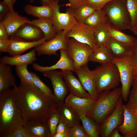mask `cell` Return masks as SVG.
<instances>
[{
	"label": "cell",
	"mask_w": 137,
	"mask_h": 137,
	"mask_svg": "<svg viewBox=\"0 0 137 137\" xmlns=\"http://www.w3.org/2000/svg\"><path fill=\"white\" fill-rule=\"evenodd\" d=\"M60 72L70 93L80 97H91L83 88L79 79L74 75L72 71L66 70Z\"/></svg>",
	"instance_id": "obj_19"
},
{
	"label": "cell",
	"mask_w": 137,
	"mask_h": 137,
	"mask_svg": "<svg viewBox=\"0 0 137 137\" xmlns=\"http://www.w3.org/2000/svg\"><path fill=\"white\" fill-rule=\"evenodd\" d=\"M88 137H99V125L94 120L86 115L77 113Z\"/></svg>",
	"instance_id": "obj_29"
},
{
	"label": "cell",
	"mask_w": 137,
	"mask_h": 137,
	"mask_svg": "<svg viewBox=\"0 0 137 137\" xmlns=\"http://www.w3.org/2000/svg\"><path fill=\"white\" fill-rule=\"evenodd\" d=\"M56 0H41V3L42 5H46L51 7L55 3Z\"/></svg>",
	"instance_id": "obj_50"
},
{
	"label": "cell",
	"mask_w": 137,
	"mask_h": 137,
	"mask_svg": "<svg viewBox=\"0 0 137 137\" xmlns=\"http://www.w3.org/2000/svg\"><path fill=\"white\" fill-rule=\"evenodd\" d=\"M60 119L59 114L57 111L52 113L47 119V122L50 137H54Z\"/></svg>",
	"instance_id": "obj_37"
},
{
	"label": "cell",
	"mask_w": 137,
	"mask_h": 137,
	"mask_svg": "<svg viewBox=\"0 0 137 137\" xmlns=\"http://www.w3.org/2000/svg\"><path fill=\"white\" fill-rule=\"evenodd\" d=\"M113 0H87V4L94 7L96 10L103 8L107 4Z\"/></svg>",
	"instance_id": "obj_41"
},
{
	"label": "cell",
	"mask_w": 137,
	"mask_h": 137,
	"mask_svg": "<svg viewBox=\"0 0 137 137\" xmlns=\"http://www.w3.org/2000/svg\"><path fill=\"white\" fill-rule=\"evenodd\" d=\"M24 127L31 137H50L47 121L26 122Z\"/></svg>",
	"instance_id": "obj_26"
},
{
	"label": "cell",
	"mask_w": 137,
	"mask_h": 137,
	"mask_svg": "<svg viewBox=\"0 0 137 137\" xmlns=\"http://www.w3.org/2000/svg\"><path fill=\"white\" fill-rule=\"evenodd\" d=\"M67 132L69 137H88L83 127L80 124L69 128Z\"/></svg>",
	"instance_id": "obj_39"
},
{
	"label": "cell",
	"mask_w": 137,
	"mask_h": 137,
	"mask_svg": "<svg viewBox=\"0 0 137 137\" xmlns=\"http://www.w3.org/2000/svg\"><path fill=\"white\" fill-rule=\"evenodd\" d=\"M15 77L11 67L3 63H0V92L11 87L16 86Z\"/></svg>",
	"instance_id": "obj_24"
},
{
	"label": "cell",
	"mask_w": 137,
	"mask_h": 137,
	"mask_svg": "<svg viewBox=\"0 0 137 137\" xmlns=\"http://www.w3.org/2000/svg\"><path fill=\"white\" fill-rule=\"evenodd\" d=\"M68 31L63 30L57 32L51 39L46 41L42 44L35 47L37 54L48 55H57V52L61 49L65 50L69 38L66 35Z\"/></svg>",
	"instance_id": "obj_10"
},
{
	"label": "cell",
	"mask_w": 137,
	"mask_h": 137,
	"mask_svg": "<svg viewBox=\"0 0 137 137\" xmlns=\"http://www.w3.org/2000/svg\"><path fill=\"white\" fill-rule=\"evenodd\" d=\"M131 62L133 67L137 66V42L132 46L129 56Z\"/></svg>",
	"instance_id": "obj_42"
},
{
	"label": "cell",
	"mask_w": 137,
	"mask_h": 137,
	"mask_svg": "<svg viewBox=\"0 0 137 137\" xmlns=\"http://www.w3.org/2000/svg\"><path fill=\"white\" fill-rule=\"evenodd\" d=\"M131 31L134 34L137 35V22Z\"/></svg>",
	"instance_id": "obj_53"
},
{
	"label": "cell",
	"mask_w": 137,
	"mask_h": 137,
	"mask_svg": "<svg viewBox=\"0 0 137 137\" xmlns=\"http://www.w3.org/2000/svg\"><path fill=\"white\" fill-rule=\"evenodd\" d=\"M136 42H137V39H136Z\"/></svg>",
	"instance_id": "obj_57"
},
{
	"label": "cell",
	"mask_w": 137,
	"mask_h": 137,
	"mask_svg": "<svg viewBox=\"0 0 137 137\" xmlns=\"http://www.w3.org/2000/svg\"><path fill=\"white\" fill-rule=\"evenodd\" d=\"M133 77L137 76V66L133 67Z\"/></svg>",
	"instance_id": "obj_52"
},
{
	"label": "cell",
	"mask_w": 137,
	"mask_h": 137,
	"mask_svg": "<svg viewBox=\"0 0 137 137\" xmlns=\"http://www.w3.org/2000/svg\"><path fill=\"white\" fill-rule=\"evenodd\" d=\"M134 112L135 114L137 115V109L134 110Z\"/></svg>",
	"instance_id": "obj_55"
},
{
	"label": "cell",
	"mask_w": 137,
	"mask_h": 137,
	"mask_svg": "<svg viewBox=\"0 0 137 137\" xmlns=\"http://www.w3.org/2000/svg\"><path fill=\"white\" fill-rule=\"evenodd\" d=\"M28 23L36 26L41 29L47 41L53 38L57 33L54 28L52 19L38 18L30 21Z\"/></svg>",
	"instance_id": "obj_25"
},
{
	"label": "cell",
	"mask_w": 137,
	"mask_h": 137,
	"mask_svg": "<svg viewBox=\"0 0 137 137\" xmlns=\"http://www.w3.org/2000/svg\"><path fill=\"white\" fill-rule=\"evenodd\" d=\"M31 72L33 77L34 85L45 95L49 96L54 95L51 89L41 80L38 76L34 72Z\"/></svg>",
	"instance_id": "obj_38"
},
{
	"label": "cell",
	"mask_w": 137,
	"mask_h": 137,
	"mask_svg": "<svg viewBox=\"0 0 137 137\" xmlns=\"http://www.w3.org/2000/svg\"><path fill=\"white\" fill-rule=\"evenodd\" d=\"M109 32L110 37L123 44L132 46L136 42V39L133 36L126 34L110 25Z\"/></svg>",
	"instance_id": "obj_32"
},
{
	"label": "cell",
	"mask_w": 137,
	"mask_h": 137,
	"mask_svg": "<svg viewBox=\"0 0 137 137\" xmlns=\"http://www.w3.org/2000/svg\"><path fill=\"white\" fill-rule=\"evenodd\" d=\"M108 22L105 11L102 9L96 10L85 20L84 23L90 26L97 27Z\"/></svg>",
	"instance_id": "obj_30"
},
{
	"label": "cell",
	"mask_w": 137,
	"mask_h": 137,
	"mask_svg": "<svg viewBox=\"0 0 137 137\" xmlns=\"http://www.w3.org/2000/svg\"><path fill=\"white\" fill-rule=\"evenodd\" d=\"M92 72L98 94L104 91L115 88L120 82L118 69L112 63L101 65Z\"/></svg>",
	"instance_id": "obj_5"
},
{
	"label": "cell",
	"mask_w": 137,
	"mask_h": 137,
	"mask_svg": "<svg viewBox=\"0 0 137 137\" xmlns=\"http://www.w3.org/2000/svg\"><path fill=\"white\" fill-rule=\"evenodd\" d=\"M16 1V0H3V1L8 6L10 10L13 9V6Z\"/></svg>",
	"instance_id": "obj_49"
},
{
	"label": "cell",
	"mask_w": 137,
	"mask_h": 137,
	"mask_svg": "<svg viewBox=\"0 0 137 137\" xmlns=\"http://www.w3.org/2000/svg\"><path fill=\"white\" fill-rule=\"evenodd\" d=\"M105 46L109 50L113 59H117L129 56L132 46L119 42L111 37Z\"/></svg>",
	"instance_id": "obj_20"
},
{
	"label": "cell",
	"mask_w": 137,
	"mask_h": 137,
	"mask_svg": "<svg viewBox=\"0 0 137 137\" xmlns=\"http://www.w3.org/2000/svg\"><path fill=\"white\" fill-rule=\"evenodd\" d=\"M10 9L3 1L0 2V20L1 21L8 14Z\"/></svg>",
	"instance_id": "obj_43"
},
{
	"label": "cell",
	"mask_w": 137,
	"mask_h": 137,
	"mask_svg": "<svg viewBox=\"0 0 137 137\" xmlns=\"http://www.w3.org/2000/svg\"><path fill=\"white\" fill-rule=\"evenodd\" d=\"M24 9L27 14L38 18H53V10L51 7L48 5H42L36 6L27 4L25 6Z\"/></svg>",
	"instance_id": "obj_28"
},
{
	"label": "cell",
	"mask_w": 137,
	"mask_h": 137,
	"mask_svg": "<svg viewBox=\"0 0 137 137\" xmlns=\"http://www.w3.org/2000/svg\"><path fill=\"white\" fill-rule=\"evenodd\" d=\"M43 73L50 81L53 88V95L58 103L64 102L69 90L61 72L54 70L46 71Z\"/></svg>",
	"instance_id": "obj_12"
},
{
	"label": "cell",
	"mask_w": 137,
	"mask_h": 137,
	"mask_svg": "<svg viewBox=\"0 0 137 137\" xmlns=\"http://www.w3.org/2000/svg\"><path fill=\"white\" fill-rule=\"evenodd\" d=\"M121 93V88L120 87L101 92L99 94L94 105L87 116L99 125L114 110Z\"/></svg>",
	"instance_id": "obj_3"
},
{
	"label": "cell",
	"mask_w": 137,
	"mask_h": 137,
	"mask_svg": "<svg viewBox=\"0 0 137 137\" xmlns=\"http://www.w3.org/2000/svg\"><path fill=\"white\" fill-rule=\"evenodd\" d=\"M12 37L27 41H33L41 39L44 37V35L39 28L27 23L20 28Z\"/></svg>",
	"instance_id": "obj_22"
},
{
	"label": "cell",
	"mask_w": 137,
	"mask_h": 137,
	"mask_svg": "<svg viewBox=\"0 0 137 137\" xmlns=\"http://www.w3.org/2000/svg\"><path fill=\"white\" fill-rule=\"evenodd\" d=\"M96 100L91 97H78L70 93L66 98L64 102L77 113L87 116L92 109Z\"/></svg>",
	"instance_id": "obj_16"
},
{
	"label": "cell",
	"mask_w": 137,
	"mask_h": 137,
	"mask_svg": "<svg viewBox=\"0 0 137 137\" xmlns=\"http://www.w3.org/2000/svg\"><path fill=\"white\" fill-rule=\"evenodd\" d=\"M117 128L124 137H137V115L125 105L123 122Z\"/></svg>",
	"instance_id": "obj_13"
},
{
	"label": "cell",
	"mask_w": 137,
	"mask_h": 137,
	"mask_svg": "<svg viewBox=\"0 0 137 137\" xmlns=\"http://www.w3.org/2000/svg\"><path fill=\"white\" fill-rule=\"evenodd\" d=\"M28 65L25 64L15 66V71L21 83L35 85L33 76L31 72H30L28 70Z\"/></svg>",
	"instance_id": "obj_34"
},
{
	"label": "cell",
	"mask_w": 137,
	"mask_h": 137,
	"mask_svg": "<svg viewBox=\"0 0 137 137\" xmlns=\"http://www.w3.org/2000/svg\"><path fill=\"white\" fill-rule=\"evenodd\" d=\"M127 6L131 19V31L137 22V0H127Z\"/></svg>",
	"instance_id": "obj_36"
},
{
	"label": "cell",
	"mask_w": 137,
	"mask_h": 137,
	"mask_svg": "<svg viewBox=\"0 0 137 137\" xmlns=\"http://www.w3.org/2000/svg\"><path fill=\"white\" fill-rule=\"evenodd\" d=\"M30 20L27 18L20 15L14 9L10 10L8 14L1 21L8 34L10 37Z\"/></svg>",
	"instance_id": "obj_15"
},
{
	"label": "cell",
	"mask_w": 137,
	"mask_h": 137,
	"mask_svg": "<svg viewBox=\"0 0 137 137\" xmlns=\"http://www.w3.org/2000/svg\"><path fill=\"white\" fill-rule=\"evenodd\" d=\"M96 27L84 23L77 22L66 34L67 38H72L77 41L89 45L93 50L97 47L94 33Z\"/></svg>",
	"instance_id": "obj_11"
},
{
	"label": "cell",
	"mask_w": 137,
	"mask_h": 137,
	"mask_svg": "<svg viewBox=\"0 0 137 137\" xmlns=\"http://www.w3.org/2000/svg\"><path fill=\"white\" fill-rule=\"evenodd\" d=\"M69 3L66 6L75 10L81 5L86 3L87 0H67Z\"/></svg>",
	"instance_id": "obj_44"
},
{
	"label": "cell",
	"mask_w": 137,
	"mask_h": 137,
	"mask_svg": "<svg viewBox=\"0 0 137 137\" xmlns=\"http://www.w3.org/2000/svg\"><path fill=\"white\" fill-rule=\"evenodd\" d=\"M119 131L117 128L113 130L110 134L109 137H122V135L119 132Z\"/></svg>",
	"instance_id": "obj_48"
},
{
	"label": "cell",
	"mask_w": 137,
	"mask_h": 137,
	"mask_svg": "<svg viewBox=\"0 0 137 137\" xmlns=\"http://www.w3.org/2000/svg\"><path fill=\"white\" fill-rule=\"evenodd\" d=\"M65 50L73 61L75 70L87 65L89 56L93 49L88 45L71 38L68 40Z\"/></svg>",
	"instance_id": "obj_7"
},
{
	"label": "cell",
	"mask_w": 137,
	"mask_h": 137,
	"mask_svg": "<svg viewBox=\"0 0 137 137\" xmlns=\"http://www.w3.org/2000/svg\"><path fill=\"white\" fill-rule=\"evenodd\" d=\"M9 36L4 26L0 21V39H9Z\"/></svg>",
	"instance_id": "obj_47"
},
{
	"label": "cell",
	"mask_w": 137,
	"mask_h": 137,
	"mask_svg": "<svg viewBox=\"0 0 137 137\" xmlns=\"http://www.w3.org/2000/svg\"><path fill=\"white\" fill-rule=\"evenodd\" d=\"M123 100L120 96L114 110L99 125V134L101 137H109L112 131L122 123L124 105Z\"/></svg>",
	"instance_id": "obj_9"
},
{
	"label": "cell",
	"mask_w": 137,
	"mask_h": 137,
	"mask_svg": "<svg viewBox=\"0 0 137 137\" xmlns=\"http://www.w3.org/2000/svg\"><path fill=\"white\" fill-rule=\"evenodd\" d=\"M132 87L128 96V100L125 106L128 108L134 111L137 109V81L133 80Z\"/></svg>",
	"instance_id": "obj_35"
},
{
	"label": "cell",
	"mask_w": 137,
	"mask_h": 137,
	"mask_svg": "<svg viewBox=\"0 0 137 137\" xmlns=\"http://www.w3.org/2000/svg\"><path fill=\"white\" fill-rule=\"evenodd\" d=\"M83 88L89 94L91 97L97 100L99 94L96 88L95 80L92 71L87 65L82 66L75 70Z\"/></svg>",
	"instance_id": "obj_14"
},
{
	"label": "cell",
	"mask_w": 137,
	"mask_h": 137,
	"mask_svg": "<svg viewBox=\"0 0 137 137\" xmlns=\"http://www.w3.org/2000/svg\"><path fill=\"white\" fill-rule=\"evenodd\" d=\"M14 88L17 104L25 122L46 121L57 111L58 103L54 95H45L35 85L21 82Z\"/></svg>",
	"instance_id": "obj_1"
},
{
	"label": "cell",
	"mask_w": 137,
	"mask_h": 137,
	"mask_svg": "<svg viewBox=\"0 0 137 137\" xmlns=\"http://www.w3.org/2000/svg\"><path fill=\"white\" fill-rule=\"evenodd\" d=\"M110 26L122 30H130L131 21L127 6V0H113L103 8Z\"/></svg>",
	"instance_id": "obj_4"
},
{
	"label": "cell",
	"mask_w": 137,
	"mask_h": 137,
	"mask_svg": "<svg viewBox=\"0 0 137 137\" xmlns=\"http://www.w3.org/2000/svg\"><path fill=\"white\" fill-rule=\"evenodd\" d=\"M6 137H31L27 133L24 126L18 127L7 135Z\"/></svg>",
	"instance_id": "obj_40"
},
{
	"label": "cell",
	"mask_w": 137,
	"mask_h": 137,
	"mask_svg": "<svg viewBox=\"0 0 137 137\" xmlns=\"http://www.w3.org/2000/svg\"><path fill=\"white\" fill-rule=\"evenodd\" d=\"M54 137H69L67 132L56 133Z\"/></svg>",
	"instance_id": "obj_51"
},
{
	"label": "cell",
	"mask_w": 137,
	"mask_h": 137,
	"mask_svg": "<svg viewBox=\"0 0 137 137\" xmlns=\"http://www.w3.org/2000/svg\"><path fill=\"white\" fill-rule=\"evenodd\" d=\"M110 25L108 22L97 27L95 30L94 36L97 47L105 46L110 37L109 32Z\"/></svg>",
	"instance_id": "obj_31"
},
{
	"label": "cell",
	"mask_w": 137,
	"mask_h": 137,
	"mask_svg": "<svg viewBox=\"0 0 137 137\" xmlns=\"http://www.w3.org/2000/svg\"><path fill=\"white\" fill-rule=\"evenodd\" d=\"M60 119L69 127L80 124V120L77 113L64 102L58 103L57 108Z\"/></svg>",
	"instance_id": "obj_21"
},
{
	"label": "cell",
	"mask_w": 137,
	"mask_h": 137,
	"mask_svg": "<svg viewBox=\"0 0 137 137\" xmlns=\"http://www.w3.org/2000/svg\"><path fill=\"white\" fill-rule=\"evenodd\" d=\"M59 1L56 0L50 7L53 11L54 26L57 33L63 30L69 31L77 22L75 16L74 10L68 7L65 12H61Z\"/></svg>",
	"instance_id": "obj_8"
},
{
	"label": "cell",
	"mask_w": 137,
	"mask_h": 137,
	"mask_svg": "<svg viewBox=\"0 0 137 137\" xmlns=\"http://www.w3.org/2000/svg\"><path fill=\"white\" fill-rule=\"evenodd\" d=\"M60 57L58 61L55 64L50 66H43L34 63L32 67L36 71L42 73L48 71L60 69L61 71H75L73 61L68 55L66 50H60Z\"/></svg>",
	"instance_id": "obj_17"
},
{
	"label": "cell",
	"mask_w": 137,
	"mask_h": 137,
	"mask_svg": "<svg viewBox=\"0 0 137 137\" xmlns=\"http://www.w3.org/2000/svg\"><path fill=\"white\" fill-rule=\"evenodd\" d=\"M35 48L23 55H19L10 57L5 56L2 57L0 62L10 66H15L25 64H32L37 59Z\"/></svg>",
	"instance_id": "obj_23"
},
{
	"label": "cell",
	"mask_w": 137,
	"mask_h": 137,
	"mask_svg": "<svg viewBox=\"0 0 137 137\" xmlns=\"http://www.w3.org/2000/svg\"><path fill=\"white\" fill-rule=\"evenodd\" d=\"M133 80L137 81V76L134 77H133Z\"/></svg>",
	"instance_id": "obj_54"
},
{
	"label": "cell",
	"mask_w": 137,
	"mask_h": 137,
	"mask_svg": "<svg viewBox=\"0 0 137 137\" xmlns=\"http://www.w3.org/2000/svg\"><path fill=\"white\" fill-rule=\"evenodd\" d=\"M10 39L7 53L12 56L21 54L27 50L35 47L47 41L44 37L38 40L33 41H27L14 37H11Z\"/></svg>",
	"instance_id": "obj_18"
},
{
	"label": "cell",
	"mask_w": 137,
	"mask_h": 137,
	"mask_svg": "<svg viewBox=\"0 0 137 137\" xmlns=\"http://www.w3.org/2000/svg\"><path fill=\"white\" fill-rule=\"evenodd\" d=\"M69 127L66 123L60 119L56 130V133L67 132Z\"/></svg>",
	"instance_id": "obj_45"
},
{
	"label": "cell",
	"mask_w": 137,
	"mask_h": 137,
	"mask_svg": "<svg viewBox=\"0 0 137 137\" xmlns=\"http://www.w3.org/2000/svg\"><path fill=\"white\" fill-rule=\"evenodd\" d=\"M113 59L108 49L105 46H103L93 50L89 56V60L104 65L112 63Z\"/></svg>",
	"instance_id": "obj_27"
},
{
	"label": "cell",
	"mask_w": 137,
	"mask_h": 137,
	"mask_svg": "<svg viewBox=\"0 0 137 137\" xmlns=\"http://www.w3.org/2000/svg\"><path fill=\"white\" fill-rule=\"evenodd\" d=\"M10 42V39H0V51L7 52L8 49Z\"/></svg>",
	"instance_id": "obj_46"
},
{
	"label": "cell",
	"mask_w": 137,
	"mask_h": 137,
	"mask_svg": "<svg viewBox=\"0 0 137 137\" xmlns=\"http://www.w3.org/2000/svg\"><path fill=\"white\" fill-rule=\"evenodd\" d=\"M112 63L117 67L122 84L121 97L125 102L128 99L133 80L132 66L129 56L121 59H113Z\"/></svg>",
	"instance_id": "obj_6"
},
{
	"label": "cell",
	"mask_w": 137,
	"mask_h": 137,
	"mask_svg": "<svg viewBox=\"0 0 137 137\" xmlns=\"http://www.w3.org/2000/svg\"><path fill=\"white\" fill-rule=\"evenodd\" d=\"M96 10L92 6L87 3L81 5L74 10L75 16L77 21L84 23L85 20Z\"/></svg>",
	"instance_id": "obj_33"
},
{
	"label": "cell",
	"mask_w": 137,
	"mask_h": 137,
	"mask_svg": "<svg viewBox=\"0 0 137 137\" xmlns=\"http://www.w3.org/2000/svg\"><path fill=\"white\" fill-rule=\"evenodd\" d=\"M30 2L32 3L33 1H34V0H29Z\"/></svg>",
	"instance_id": "obj_56"
},
{
	"label": "cell",
	"mask_w": 137,
	"mask_h": 137,
	"mask_svg": "<svg viewBox=\"0 0 137 137\" xmlns=\"http://www.w3.org/2000/svg\"><path fill=\"white\" fill-rule=\"evenodd\" d=\"M25 122L17 104L14 88L0 92V137H6Z\"/></svg>",
	"instance_id": "obj_2"
}]
</instances>
